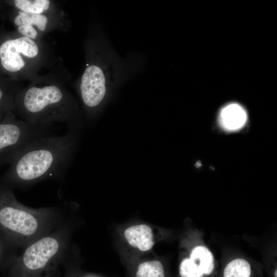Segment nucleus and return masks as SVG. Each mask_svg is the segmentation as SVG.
<instances>
[{"instance_id":"nucleus-1","label":"nucleus","mask_w":277,"mask_h":277,"mask_svg":"<svg viewBox=\"0 0 277 277\" xmlns=\"http://www.w3.org/2000/svg\"><path fill=\"white\" fill-rule=\"evenodd\" d=\"M84 45V69L74 85L83 111L91 119L115 89L142 70L145 59L136 52L118 55L96 23L90 27Z\"/></svg>"},{"instance_id":"nucleus-2","label":"nucleus","mask_w":277,"mask_h":277,"mask_svg":"<svg viewBox=\"0 0 277 277\" xmlns=\"http://www.w3.org/2000/svg\"><path fill=\"white\" fill-rule=\"evenodd\" d=\"M60 64L38 75L17 93L14 113L32 125L52 126L58 122L65 124L68 131H77L80 110L66 87L70 75Z\"/></svg>"},{"instance_id":"nucleus-3","label":"nucleus","mask_w":277,"mask_h":277,"mask_svg":"<svg viewBox=\"0 0 277 277\" xmlns=\"http://www.w3.org/2000/svg\"><path fill=\"white\" fill-rule=\"evenodd\" d=\"M77 131H68L34 139L15 155L0 182L12 189L25 188L42 181L63 179L73 157Z\"/></svg>"},{"instance_id":"nucleus-4","label":"nucleus","mask_w":277,"mask_h":277,"mask_svg":"<svg viewBox=\"0 0 277 277\" xmlns=\"http://www.w3.org/2000/svg\"><path fill=\"white\" fill-rule=\"evenodd\" d=\"M64 222L58 208L27 207L17 200L13 189L0 182V230L17 248H25Z\"/></svg>"},{"instance_id":"nucleus-5","label":"nucleus","mask_w":277,"mask_h":277,"mask_svg":"<svg viewBox=\"0 0 277 277\" xmlns=\"http://www.w3.org/2000/svg\"><path fill=\"white\" fill-rule=\"evenodd\" d=\"M59 63L52 47L45 41L34 40L16 31L0 29V74L16 82L32 81L44 68Z\"/></svg>"},{"instance_id":"nucleus-6","label":"nucleus","mask_w":277,"mask_h":277,"mask_svg":"<svg viewBox=\"0 0 277 277\" xmlns=\"http://www.w3.org/2000/svg\"><path fill=\"white\" fill-rule=\"evenodd\" d=\"M68 229L64 222L30 243L9 268L8 277H46L65 254Z\"/></svg>"},{"instance_id":"nucleus-7","label":"nucleus","mask_w":277,"mask_h":277,"mask_svg":"<svg viewBox=\"0 0 277 277\" xmlns=\"http://www.w3.org/2000/svg\"><path fill=\"white\" fill-rule=\"evenodd\" d=\"M0 17L11 23L15 31L34 40H42L53 31H68L72 23L68 14L60 8L45 13L21 11L12 8L0 0Z\"/></svg>"},{"instance_id":"nucleus-8","label":"nucleus","mask_w":277,"mask_h":277,"mask_svg":"<svg viewBox=\"0 0 277 277\" xmlns=\"http://www.w3.org/2000/svg\"><path fill=\"white\" fill-rule=\"evenodd\" d=\"M52 126L31 124L10 112L0 120V167L9 164L17 153L30 141L52 135Z\"/></svg>"},{"instance_id":"nucleus-9","label":"nucleus","mask_w":277,"mask_h":277,"mask_svg":"<svg viewBox=\"0 0 277 277\" xmlns=\"http://www.w3.org/2000/svg\"><path fill=\"white\" fill-rule=\"evenodd\" d=\"M214 269V259L206 247L200 246L192 250L189 258L184 259L179 267L181 277H203L210 274Z\"/></svg>"},{"instance_id":"nucleus-10","label":"nucleus","mask_w":277,"mask_h":277,"mask_svg":"<svg viewBox=\"0 0 277 277\" xmlns=\"http://www.w3.org/2000/svg\"><path fill=\"white\" fill-rule=\"evenodd\" d=\"M124 235L127 243L132 247L142 251L150 250L154 245L153 234L151 227L139 224L128 227Z\"/></svg>"},{"instance_id":"nucleus-11","label":"nucleus","mask_w":277,"mask_h":277,"mask_svg":"<svg viewBox=\"0 0 277 277\" xmlns=\"http://www.w3.org/2000/svg\"><path fill=\"white\" fill-rule=\"evenodd\" d=\"M23 87L22 83L0 74V120L9 112H14L15 97Z\"/></svg>"},{"instance_id":"nucleus-12","label":"nucleus","mask_w":277,"mask_h":277,"mask_svg":"<svg viewBox=\"0 0 277 277\" xmlns=\"http://www.w3.org/2000/svg\"><path fill=\"white\" fill-rule=\"evenodd\" d=\"M220 119L224 128L229 130H235L241 128L245 124L247 114L242 107L233 103L223 108Z\"/></svg>"},{"instance_id":"nucleus-13","label":"nucleus","mask_w":277,"mask_h":277,"mask_svg":"<svg viewBox=\"0 0 277 277\" xmlns=\"http://www.w3.org/2000/svg\"><path fill=\"white\" fill-rule=\"evenodd\" d=\"M17 248L0 230V271L9 269L16 260Z\"/></svg>"},{"instance_id":"nucleus-14","label":"nucleus","mask_w":277,"mask_h":277,"mask_svg":"<svg viewBox=\"0 0 277 277\" xmlns=\"http://www.w3.org/2000/svg\"><path fill=\"white\" fill-rule=\"evenodd\" d=\"M134 277H165L163 265L158 260L141 262L136 267Z\"/></svg>"},{"instance_id":"nucleus-15","label":"nucleus","mask_w":277,"mask_h":277,"mask_svg":"<svg viewBox=\"0 0 277 277\" xmlns=\"http://www.w3.org/2000/svg\"><path fill=\"white\" fill-rule=\"evenodd\" d=\"M224 277H250L251 267L243 259H236L230 262L224 270Z\"/></svg>"},{"instance_id":"nucleus-16","label":"nucleus","mask_w":277,"mask_h":277,"mask_svg":"<svg viewBox=\"0 0 277 277\" xmlns=\"http://www.w3.org/2000/svg\"><path fill=\"white\" fill-rule=\"evenodd\" d=\"M276 272H277V270H275V273H274V276H275V277H277V273H276Z\"/></svg>"}]
</instances>
